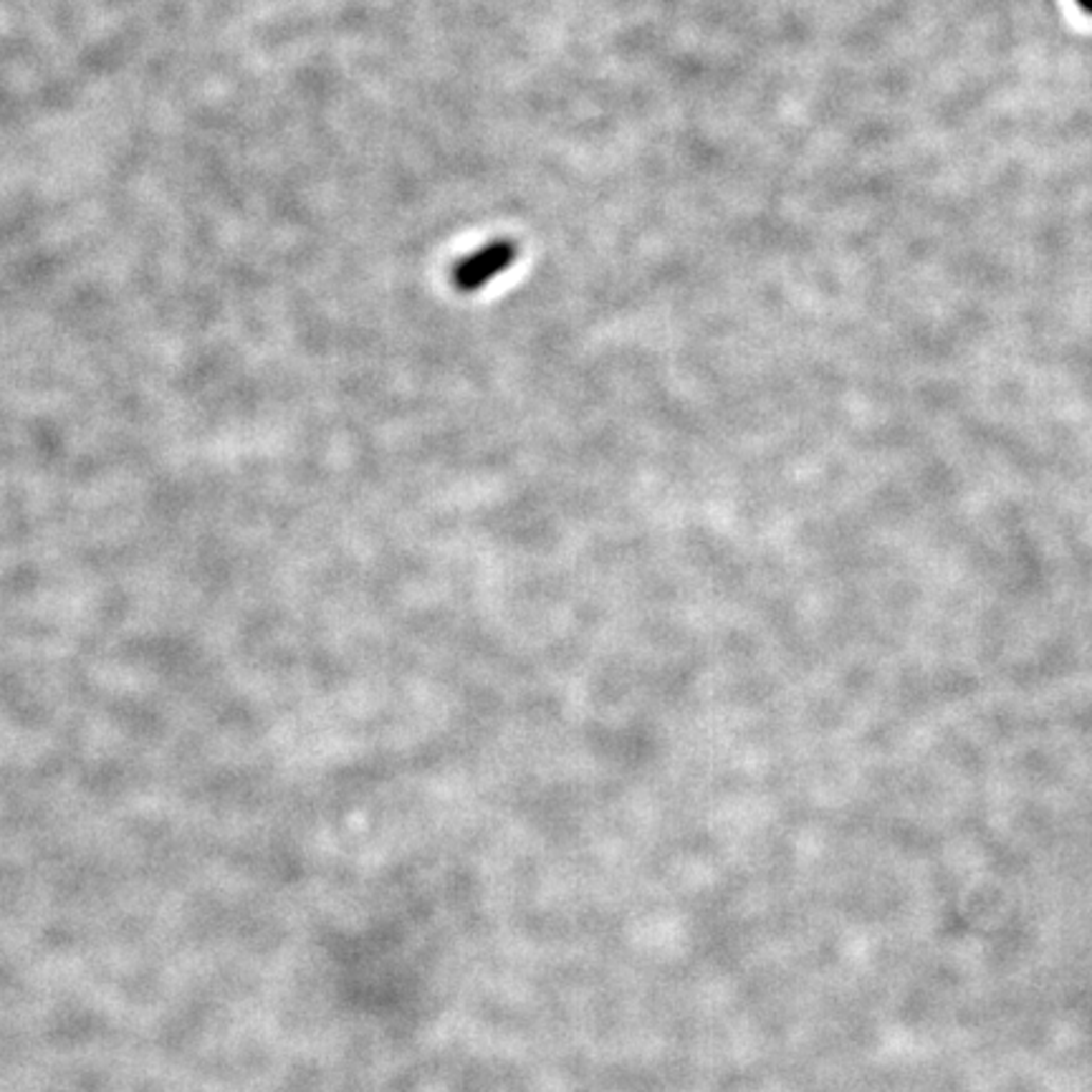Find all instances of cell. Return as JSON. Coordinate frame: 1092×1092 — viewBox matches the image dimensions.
I'll return each instance as SVG.
<instances>
[{"label":"cell","mask_w":1092,"mask_h":1092,"mask_svg":"<svg viewBox=\"0 0 1092 1092\" xmlns=\"http://www.w3.org/2000/svg\"><path fill=\"white\" fill-rule=\"evenodd\" d=\"M516 258V245L509 243V240H496L489 249H480L473 253L471 258L458 263L455 269V286L460 291H476L480 286H486L493 276H498L501 271H506Z\"/></svg>","instance_id":"1"}]
</instances>
